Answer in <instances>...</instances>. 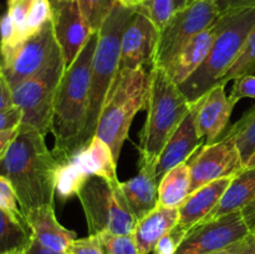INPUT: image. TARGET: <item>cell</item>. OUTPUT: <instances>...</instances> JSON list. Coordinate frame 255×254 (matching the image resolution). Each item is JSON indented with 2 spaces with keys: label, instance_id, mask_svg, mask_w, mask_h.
<instances>
[{
  "label": "cell",
  "instance_id": "cell-37",
  "mask_svg": "<svg viewBox=\"0 0 255 254\" xmlns=\"http://www.w3.org/2000/svg\"><path fill=\"white\" fill-rule=\"evenodd\" d=\"M22 112L17 106L0 110V131L16 128L21 125Z\"/></svg>",
  "mask_w": 255,
  "mask_h": 254
},
{
  "label": "cell",
  "instance_id": "cell-41",
  "mask_svg": "<svg viewBox=\"0 0 255 254\" xmlns=\"http://www.w3.org/2000/svg\"><path fill=\"white\" fill-rule=\"evenodd\" d=\"M234 254H255V237L253 234L251 233L239 243L238 249Z\"/></svg>",
  "mask_w": 255,
  "mask_h": 254
},
{
  "label": "cell",
  "instance_id": "cell-19",
  "mask_svg": "<svg viewBox=\"0 0 255 254\" xmlns=\"http://www.w3.org/2000/svg\"><path fill=\"white\" fill-rule=\"evenodd\" d=\"M65 161L70 162L79 172L80 176L84 177L86 181L90 177L99 176L109 181L110 183H120L116 173V159L109 144L100 137L94 136L86 147L77 151Z\"/></svg>",
  "mask_w": 255,
  "mask_h": 254
},
{
  "label": "cell",
  "instance_id": "cell-32",
  "mask_svg": "<svg viewBox=\"0 0 255 254\" xmlns=\"http://www.w3.org/2000/svg\"><path fill=\"white\" fill-rule=\"evenodd\" d=\"M32 0H7V11L10 20L15 27L17 37V45L25 40L26 20L29 16Z\"/></svg>",
  "mask_w": 255,
  "mask_h": 254
},
{
  "label": "cell",
  "instance_id": "cell-16",
  "mask_svg": "<svg viewBox=\"0 0 255 254\" xmlns=\"http://www.w3.org/2000/svg\"><path fill=\"white\" fill-rule=\"evenodd\" d=\"M138 166V173L129 181L121 183L125 198L137 221L159 206L157 163L139 157Z\"/></svg>",
  "mask_w": 255,
  "mask_h": 254
},
{
  "label": "cell",
  "instance_id": "cell-3",
  "mask_svg": "<svg viewBox=\"0 0 255 254\" xmlns=\"http://www.w3.org/2000/svg\"><path fill=\"white\" fill-rule=\"evenodd\" d=\"M136 9L126 7L119 2L100 29L92 61L86 124L77 142V151L86 147L96 133L102 109L119 76L122 36Z\"/></svg>",
  "mask_w": 255,
  "mask_h": 254
},
{
  "label": "cell",
  "instance_id": "cell-5",
  "mask_svg": "<svg viewBox=\"0 0 255 254\" xmlns=\"http://www.w3.org/2000/svg\"><path fill=\"white\" fill-rule=\"evenodd\" d=\"M221 31L203 64L191 77L179 85L189 104L198 101L214 86L233 65L255 27V9H242L219 15Z\"/></svg>",
  "mask_w": 255,
  "mask_h": 254
},
{
  "label": "cell",
  "instance_id": "cell-14",
  "mask_svg": "<svg viewBox=\"0 0 255 254\" xmlns=\"http://www.w3.org/2000/svg\"><path fill=\"white\" fill-rule=\"evenodd\" d=\"M158 35V30L151 19L137 6L122 36L120 72L131 71L139 67H152Z\"/></svg>",
  "mask_w": 255,
  "mask_h": 254
},
{
  "label": "cell",
  "instance_id": "cell-43",
  "mask_svg": "<svg viewBox=\"0 0 255 254\" xmlns=\"http://www.w3.org/2000/svg\"><path fill=\"white\" fill-rule=\"evenodd\" d=\"M26 254H66V253L55 252V251H51V249L45 248V247L40 246V244L32 238L31 242H30L29 247L26 248Z\"/></svg>",
  "mask_w": 255,
  "mask_h": 254
},
{
  "label": "cell",
  "instance_id": "cell-47",
  "mask_svg": "<svg viewBox=\"0 0 255 254\" xmlns=\"http://www.w3.org/2000/svg\"><path fill=\"white\" fill-rule=\"evenodd\" d=\"M251 166H255V153L252 156V158L249 159L248 164H247V167H251Z\"/></svg>",
  "mask_w": 255,
  "mask_h": 254
},
{
  "label": "cell",
  "instance_id": "cell-39",
  "mask_svg": "<svg viewBox=\"0 0 255 254\" xmlns=\"http://www.w3.org/2000/svg\"><path fill=\"white\" fill-rule=\"evenodd\" d=\"M216 4L221 14L234 10L255 9V0H216Z\"/></svg>",
  "mask_w": 255,
  "mask_h": 254
},
{
  "label": "cell",
  "instance_id": "cell-15",
  "mask_svg": "<svg viewBox=\"0 0 255 254\" xmlns=\"http://www.w3.org/2000/svg\"><path fill=\"white\" fill-rule=\"evenodd\" d=\"M202 99L192 102L189 111L181 122L174 133L164 146L161 152L158 163H157V178L158 182L163 178L164 174L178 164L189 161L199 147L203 146L202 137L199 136L197 127V115Z\"/></svg>",
  "mask_w": 255,
  "mask_h": 254
},
{
  "label": "cell",
  "instance_id": "cell-49",
  "mask_svg": "<svg viewBox=\"0 0 255 254\" xmlns=\"http://www.w3.org/2000/svg\"><path fill=\"white\" fill-rule=\"evenodd\" d=\"M147 1H149V0H141V5L144 4V2H147Z\"/></svg>",
  "mask_w": 255,
  "mask_h": 254
},
{
  "label": "cell",
  "instance_id": "cell-11",
  "mask_svg": "<svg viewBox=\"0 0 255 254\" xmlns=\"http://www.w3.org/2000/svg\"><path fill=\"white\" fill-rule=\"evenodd\" d=\"M188 162L191 169L189 194L217 179L236 177L246 168L236 141L229 133L214 143L202 146Z\"/></svg>",
  "mask_w": 255,
  "mask_h": 254
},
{
  "label": "cell",
  "instance_id": "cell-36",
  "mask_svg": "<svg viewBox=\"0 0 255 254\" xmlns=\"http://www.w3.org/2000/svg\"><path fill=\"white\" fill-rule=\"evenodd\" d=\"M255 99V75L243 76L234 80L233 89L229 94V100L237 104L242 99Z\"/></svg>",
  "mask_w": 255,
  "mask_h": 254
},
{
  "label": "cell",
  "instance_id": "cell-40",
  "mask_svg": "<svg viewBox=\"0 0 255 254\" xmlns=\"http://www.w3.org/2000/svg\"><path fill=\"white\" fill-rule=\"evenodd\" d=\"M19 127L6 129V131H0V161H1L2 157L5 156V153H6L7 149H9L10 144L12 143V141H14L15 137H16L17 132H19Z\"/></svg>",
  "mask_w": 255,
  "mask_h": 254
},
{
  "label": "cell",
  "instance_id": "cell-18",
  "mask_svg": "<svg viewBox=\"0 0 255 254\" xmlns=\"http://www.w3.org/2000/svg\"><path fill=\"white\" fill-rule=\"evenodd\" d=\"M236 104L226 94V85H217L202 97L197 115L199 136L206 139V144L214 143L226 129Z\"/></svg>",
  "mask_w": 255,
  "mask_h": 254
},
{
  "label": "cell",
  "instance_id": "cell-23",
  "mask_svg": "<svg viewBox=\"0 0 255 254\" xmlns=\"http://www.w3.org/2000/svg\"><path fill=\"white\" fill-rule=\"evenodd\" d=\"M255 198V166L246 167L236 177H233L228 188L222 196L216 208L206 217L204 222L217 219L226 214L242 211L247 204Z\"/></svg>",
  "mask_w": 255,
  "mask_h": 254
},
{
  "label": "cell",
  "instance_id": "cell-22",
  "mask_svg": "<svg viewBox=\"0 0 255 254\" xmlns=\"http://www.w3.org/2000/svg\"><path fill=\"white\" fill-rule=\"evenodd\" d=\"M178 219V208L158 206L146 217L137 221L132 236L136 242L138 253H152L159 239L166 236L173 227L177 226Z\"/></svg>",
  "mask_w": 255,
  "mask_h": 254
},
{
  "label": "cell",
  "instance_id": "cell-1",
  "mask_svg": "<svg viewBox=\"0 0 255 254\" xmlns=\"http://www.w3.org/2000/svg\"><path fill=\"white\" fill-rule=\"evenodd\" d=\"M59 166L44 134L20 126L0 161V174L14 187L25 217L39 207L54 206Z\"/></svg>",
  "mask_w": 255,
  "mask_h": 254
},
{
  "label": "cell",
  "instance_id": "cell-29",
  "mask_svg": "<svg viewBox=\"0 0 255 254\" xmlns=\"http://www.w3.org/2000/svg\"><path fill=\"white\" fill-rule=\"evenodd\" d=\"M0 209L9 214L14 221L21 224L25 228H29L26 217L22 213V209L20 207L19 199H17L15 189L12 184L7 178L0 174Z\"/></svg>",
  "mask_w": 255,
  "mask_h": 254
},
{
  "label": "cell",
  "instance_id": "cell-6",
  "mask_svg": "<svg viewBox=\"0 0 255 254\" xmlns=\"http://www.w3.org/2000/svg\"><path fill=\"white\" fill-rule=\"evenodd\" d=\"M148 79L149 71L146 67L119 72L102 109L95 136L109 144L117 163L134 116L146 109Z\"/></svg>",
  "mask_w": 255,
  "mask_h": 254
},
{
  "label": "cell",
  "instance_id": "cell-38",
  "mask_svg": "<svg viewBox=\"0 0 255 254\" xmlns=\"http://www.w3.org/2000/svg\"><path fill=\"white\" fill-rule=\"evenodd\" d=\"M14 106V100H12V89L10 87L9 81L2 70L1 59H0V110L9 109Z\"/></svg>",
  "mask_w": 255,
  "mask_h": 254
},
{
  "label": "cell",
  "instance_id": "cell-28",
  "mask_svg": "<svg viewBox=\"0 0 255 254\" xmlns=\"http://www.w3.org/2000/svg\"><path fill=\"white\" fill-rule=\"evenodd\" d=\"M85 20L94 32H99L119 0H77Z\"/></svg>",
  "mask_w": 255,
  "mask_h": 254
},
{
  "label": "cell",
  "instance_id": "cell-42",
  "mask_svg": "<svg viewBox=\"0 0 255 254\" xmlns=\"http://www.w3.org/2000/svg\"><path fill=\"white\" fill-rule=\"evenodd\" d=\"M242 216H243L246 223L248 224L249 229L253 231L255 228V198L242 209Z\"/></svg>",
  "mask_w": 255,
  "mask_h": 254
},
{
  "label": "cell",
  "instance_id": "cell-34",
  "mask_svg": "<svg viewBox=\"0 0 255 254\" xmlns=\"http://www.w3.org/2000/svg\"><path fill=\"white\" fill-rule=\"evenodd\" d=\"M188 231H186L184 228H182L181 226H178L177 223L176 227L171 229L166 236L162 237L159 239L158 243L156 244V247L153 248L152 253L153 254H176V252L178 251L179 246L182 244V242L186 238Z\"/></svg>",
  "mask_w": 255,
  "mask_h": 254
},
{
  "label": "cell",
  "instance_id": "cell-27",
  "mask_svg": "<svg viewBox=\"0 0 255 254\" xmlns=\"http://www.w3.org/2000/svg\"><path fill=\"white\" fill-rule=\"evenodd\" d=\"M251 75H255V27L244 42L243 49L239 52L236 61L223 75L218 85H227L229 81Z\"/></svg>",
  "mask_w": 255,
  "mask_h": 254
},
{
  "label": "cell",
  "instance_id": "cell-45",
  "mask_svg": "<svg viewBox=\"0 0 255 254\" xmlns=\"http://www.w3.org/2000/svg\"><path fill=\"white\" fill-rule=\"evenodd\" d=\"M119 2L126 7H137L141 5V0H119Z\"/></svg>",
  "mask_w": 255,
  "mask_h": 254
},
{
  "label": "cell",
  "instance_id": "cell-9",
  "mask_svg": "<svg viewBox=\"0 0 255 254\" xmlns=\"http://www.w3.org/2000/svg\"><path fill=\"white\" fill-rule=\"evenodd\" d=\"M219 15L216 0H194L184 9L174 11L159 32L152 66H166L196 35L212 26Z\"/></svg>",
  "mask_w": 255,
  "mask_h": 254
},
{
  "label": "cell",
  "instance_id": "cell-46",
  "mask_svg": "<svg viewBox=\"0 0 255 254\" xmlns=\"http://www.w3.org/2000/svg\"><path fill=\"white\" fill-rule=\"evenodd\" d=\"M239 243H241V242H239ZM239 243L234 244V246L229 247V248L224 249V251H219V252H216V253H211V254H234L237 252V249H238Z\"/></svg>",
  "mask_w": 255,
  "mask_h": 254
},
{
  "label": "cell",
  "instance_id": "cell-25",
  "mask_svg": "<svg viewBox=\"0 0 255 254\" xmlns=\"http://www.w3.org/2000/svg\"><path fill=\"white\" fill-rule=\"evenodd\" d=\"M32 239L31 231L0 209V254L26 251Z\"/></svg>",
  "mask_w": 255,
  "mask_h": 254
},
{
  "label": "cell",
  "instance_id": "cell-20",
  "mask_svg": "<svg viewBox=\"0 0 255 254\" xmlns=\"http://www.w3.org/2000/svg\"><path fill=\"white\" fill-rule=\"evenodd\" d=\"M32 238L47 249L66 253L76 233L65 228L55 216L54 206H44L34 209L26 216Z\"/></svg>",
  "mask_w": 255,
  "mask_h": 254
},
{
  "label": "cell",
  "instance_id": "cell-13",
  "mask_svg": "<svg viewBox=\"0 0 255 254\" xmlns=\"http://www.w3.org/2000/svg\"><path fill=\"white\" fill-rule=\"evenodd\" d=\"M51 9L55 39L61 49L65 65L69 67L94 31L85 20L77 0H54L51 1Z\"/></svg>",
  "mask_w": 255,
  "mask_h": 254
},
{
  "label": "cell",
  "instance_id": "cell-24",
  "mask_svg": "<svg viewBox=\"0 0 255 254\" xmlns=\"http://www.w3.org/2000/svg\"><path fill=\"white\" fill-rule=\"evenodd\" d=\"M189 187L191 169L189 162L187 161L167 172L159 181V206L179 208L189 196Z\"/></svg>",
  "mask_w": 255,
  "mask_h": 254
},
{
  "label": "cell",
  "instance_id": "cell-2",
  "mask_svg": "<svg viewBox=\"0 0 255 254\" xmlns=\"http://www.w3.org/2000/svg\"><path fill=\"white\" fill-rule=\"evenodd\" d=\"M97 40L99 32H94L75 61L66 67L57 87L51 133L55 138L52 153L59 163L76 153L77 142L85 128Z\"/></svg>",
  "mask_w": 255,
  "mask_h": 254
},
{
  "label": "cell",
  "instance_id": "cell-51",
  "mask_svg": "<svg viewBox=\"0 0 255 254\" xmlns=\"http://www.w3.org/2000/svg\"><path fill=\"white\" fill-rule=\"evenodd\" d=\"M51 1H54V0H51Z\"/></svg>",
  "mask_w": 255,
  "mask_h": 254
},
{
  "label": "cell",
  "instance_id": "cell-7",
  "mask_svg": "<svg viewBox=\"0 0 255 254\" xmlns=\"http://www.w3.org/2000/svg\"><path fill=\"white\" fill-rule=\"evenodd\" d=\"M90 234H132L137 219L124 196L121 182L110 183L99 176L90 177L77 194Z\"/></svg>",
  "mask_w": 255,
  "mask_h": 254
},
{
  "label": "cell",
  "instance_id": "cell-31",
  "mask_svg": "<svg viewBox=\"0 0 255 254\" xmlns=\"http://www.w3.org/2000/svg\"><path fill=\"white\" fill-rule=\"evenodd\" d=\"M138 7L146 12L158 32H161L174 14V0H149Z\"/></svg>",
  "mask_w": 255,
  "mask_h": 254
},
{
  "label": "cell",
  "instance_id": "cell-17",
  "mask_svg": "<svg viewBox=\"0 0 255 254\" xmlns=\"http://www.w3.org/2000/svg\"><path fill=\"white\" fill-rule=\"evenodd\" d=\"M221 31L219 17L212 26L193 37L181 51L163 67L177 85H181L194 74L208 56L217 36Z\"/></svg>",
  "mask_w": 255,
  "mask_h": 254
},
{
  "label": "cell",
  "instance_id": "cell-4",
  "mask_svg": "<svg viewBox=\"0 0 255 254\" xmlns=\"http://www.w3.org/2000/svg\"><path fill=\"white\" fill-rule=\"evenodd\" d=\"M191 104L166 70L159 66L149 69L147 116L141 131V158L158 163L161 152L181 125Z\"/></svg>",
  "mask_w": 255,
  "mask_h": 254
},
{
  "label": "cell",
  "instance_id": "cell-12",
  "mask_svg": "<svg viewBox=\"0 0 255 254\" xmlns=\"http://www.w3.org/2000/svg\"><path fill=\"white\" fill-rule=\"evenodd\" d=\"M251 233L242 211H237L189 229L176 254L216 253L239 243Z\"/></svg>",
  "mask_w": 255,
  "mask_h": 254
},
{
  "label": "cell",
  "instance_id": "cell-21",
  "mask_svg": "<svg viewBox=\"0 0 255 254\" xmlns=\"http://www.w3.org/2000/svg\"><path fill=\"white\" fill-rule=\"evenodd\" d=\"M232 179L233 177L217 179L189 194L184 203L178 208V226L189 231L194 226L202 223L206 217L216 208Z\"/></svg>",
  "mask_w": 255,
  "mask_h": 254
},
{
  "label": "cell",
  "instance_id": "cell-48",
  "mask_svg": "<svg viewBox=\"0 0 255 254\" xmlns=\"http://www.w3.org/2000/svg\"><path fill=\"white\" fill-rule=\"evenodd\" d=\"M7 254H26V251H16V252H11V253Z\"/></svg>",
  "mask_w": 255,
  "mask_h": 254
},
{
  "label": "cell",
  "instance_id": "cell-30",
  "mask_svg": "<svg viewBox=\"0 0 255 254\" xmlns=\"http://www.w3.org/2000/svg\"><path fill=\"white\" fill-rule=\"evenodd\" d=\"M51 0H32L26 20L25 39L40 31L51 20Z\"/></svg>",
  "mask_w": 255,
  "mask_h": 254
},
{
  "label": "cell",
  "instance_id": "cell-8",
  "mask_svg": "<svg viewBox=\"0 0 255 254\" xmlns=\"http://www.w3.org/2000/svg\"><path fill=\"white\" fill-rule=\"evenodd\" d=\"M65 70L66 65L60 50L44 70L12 90L14 105L22 112L20 126L44 136L51 132L55 96Z\"/></svg>",
  "mask_w": 255,
  "mask_h": 254
},
{
  "label": "cell",
  "instance_id": "cell-26",
  "mask_svg": "<svg viewBox=\"0 0 255 254\" xmlns=\"http://www.w3.org/2000/svg\"><path fill=\"white\" fill-rule=\"evenodd\" d=\"M227 133L231 134L236 141L242 159L247 167L249 159L255 153V107L236 122Z\"/></svg>",
  "mask_w": 255,
  "mask_h": 254
},
{
  "label": "cell",
  "instance_id": "cell-50",
  "mask_svg": "<svg viewBox=\"0 0 255 254\" xmlns=\"http://www.w3.org/2000/svg\"><path fill=\"white\" fill-rule=\"evenodd\" d=\"M252 234H253V236L255 237V228L253 229V231H252Z\"/></svg>",
  "mask_w": 255,
  "mask_h": 254
},
{
  "label": "cell",
  "instance_id": "cell-44",
  "mask_svg": "<svg viewBox=\"0 0 255 254\" xmlns=\"http://www.w3.org/2000/svg\"><path fill=\"white\" fill-rule=\"evenodd\" d=\"M193 1L194 0H174V11H179V10L184 9Z\"/></svg>",
  "mask_w": 255,
  "mask_h": 254
},
{
  "label": "cell",
  "instance_id": "cell-35",
  "mask_svg": "<svg viewBox=\"0 0 255 254\" xmlns=\"http://www.w3.org/2000/svg\"><path fill=\"white\" fill-rule=\"evenodd\" d=\"M66 254H105V249L97 234H89L85 238L75 239Z\"/></svg>",
  "mask_w": 255,
  "mask_h": 254
},
{
  "label": "cell",
  "instance_id": "cell-33",
  "mask_svg": "<svg viewBox=\"0 0 255 254\" xmlns=\"http://www.w3.org/2000/svg\"><path fill=\"white\" fill-rule=\"evenodd\" d=\"M104 246L105 254H139L132 234L116 236L110 233L97 234Z\"/></svg>",
  "mask_w": 255,
  "mask_h": 254
},
{
  "label": "cell",
  "instance_id": "cell-10",
  "mask_svg": "<svg viewBox=\"0 0 255 254\" xmlns=\"http://www.w3.org/2000/svg\"><path fill=\"white\" fill-rule=\"evenodd\" d=\"M50 20L40 31L7 51H0L2 70L12 90L39 74L60 51Z\"/></svg>",
  "mask_w": 255,
  "mask_h": 254
}]
</instances>
